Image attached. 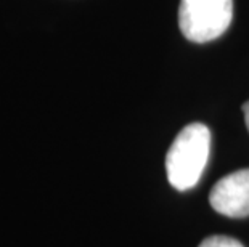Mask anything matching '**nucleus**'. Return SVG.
<instances>
[{
	"instance_id": "obj_5",
	"label": "nucleus",
	"mask_w": 249,
	"mask_h": 247,
	"mask_svg": "<svg viewBox=\"0 0 249 247\" xmlns=\"http://www.w3.org/2000/svg\"><path fill=\"white\" fill-rule=\"evenodd\" d=\"M243 113H245V122H246V127L249 130V101H246L243 104Z\"/></svg>"
},
{
	"instance_id": "obj_4",
	"label": "nucleus",
	"mask_w": 249,
	"mask_h": 247,
	"mask_svg": "<svg viewBox=\"0 0 249 247\" xmlns=\"http://www.w3.org/2000/svg\"><path fill=\"white\" fill-rule=\"evenodd\" d=\"M198 247H245V246H243L240 241H236L235 238H230V236L215 234V236L206 238Z\"/></svg>"
},
{
	"instance_id": "obj_1",
	"label": "nucleus",
	"mask_w": 249,
	"mask_h": 247,
	"mask_svg": "<svg viewBox=\"0 0 249 247\" xmlns=\"http://www.w3.org/2000/svg\"><path fill=\"white\" fill-rule=\"evenodd\" d=\"M211 132L204 124L195 122L180 130L166 156L169 183L178 191H187L199 181L208 165Z\"/></svg>"
},
{
	"instance_id": "obj_2",
	"label": "nucleus",
	"mask_w": 249,
	"mask_h": 247,
	"mask_svg": "<svg viewBox=\"0 0 249 247\" xmlns=\"http://www.w3.org/2000/svg\"><path fill=\"white\" fill-rule=\"evenodd\" d=\"M231 18L233 0H180V31L196 44L220 37L229 29Z\"/></svg>"
},
{
	"instance_id": "obj_3",
	"label": "nucleus",
	"mask_w": 249,
	"mask_h": 247,
	"mask_svg": "<svg viewBox=\"0 0 249 247\" xmlns=\"http://www.w3.org/2000/svg\"><path fill=\"white\" fill-rule=\"evenodd\" d=\"M209 202L215 212L225 217H249V169L220 178L209 193Z\"/></svg>"
}]
</instances>
